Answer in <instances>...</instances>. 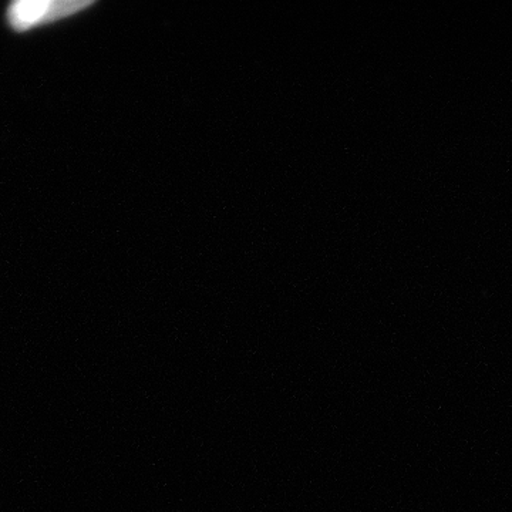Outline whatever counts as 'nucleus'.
<instances>
[{
  "mask_svg": "<svg viewBox=\"0 0 512 512\" xmlns=\"http://www.w3.org/2000/svg\"><path fill=\"white\" fill-rule=\"evenodd\" d=\"M92 2L76 0H19L10 3L6 10V20L15 32H26L45 23L57 22L59 19L74 15L89 8Z\"/></svg>",
  "mask_w": 512,
  "mask_h": 512,
  "instance_id": "nucleus-1",
  "label": "nucleus"
}]
</instances>
